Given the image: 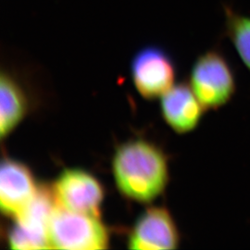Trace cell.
I'll use <instances>...</instances> for the list:
<instances>
[{"instance_id":"1","label":"cell","mask_w":250,"mask_h":250,"mask_svg":"<svg viewBox=\"0 0 250 250\" xmlns=\"http://www.w3.org/2000/svg\"><path fill=\"white\" fill-rule=\"evenodd\" d=\"M112 173L120 193L141 203L159 197L169 179L166 156L160 147L144 139L129 140L117 147Z\"/></svg>"},{"instance_id":"2","label":"cell","mask_w":250,"mask_h":250,"mask_svg":"<svg viewBox=\"0 0 250 250\" xmlns=\"http://www.w3.org/2000/svg\"><path fill=\"white\" fill-rule=\"evenodd\" d=\"M52 249L70 250H106L109 236L100 217L66 209L56 204L49 222Z\"/></svg>"},{"instance_id":"3","label":"cell","mask_w":250,"mask_h":250,"mask_svg":"<svg viewBox=\"0 0 250 250\" xmlns=\"http://www.w3.org/2000/svg\"><path fill=\"white\" fill-rule=\"evenodd\" d=\"M190 86L206 109L228 103L235 92V78L222 52L211 49L200 55L190 74Z\"/></svg>"},{"instance_id":"4","label":"cell","mask_w":250,"mask_h":250,"mask_svg":"<svg viewBox=\"0 0 250 250\" xmlns=\"http://www.w3.org/2000/svg\"><path fill=\"white\" fill-rule=\"evenodd\" d=\"M56 207L51 188L39 187L30 204L14 218L8 241L12 250L52 249L49 240V222Z\"/></svg>"},{"instance_id":"5","label":"cell","mask_w":250,"mask_h":250,"mask_svg":"<svg viewBox=\"0 0 250 250\" xmlns=\"http://www.w3.org/2000/svg\"><path fill=\"white\" fill-rule=\"evenodd\" d=\"M51 189L57 205L75 212L100 217L104 189L88 171L65 169L55 180Z\"/></svg>"},{"instance_id":"6","label":"cell","mask_w":250,"mask_h":250,"mask_svg":"<svg viewBox=\"0 0 250 250\" xmlns=\"http://www.w3.org/2000/svg\"><path fill=\"white\" fill-rule=\"evenodd\" d=\"M134 86L146 99L162 97L174 85L175 68L164 49L147 45L134 55L131 63Z\"/></svg>"},{"instance_id":"7","label":"cell","mask_w":250,"mask_h":250,"mask_svg":"<svg viewBox=\"0 0 250 250\" xmlns=\"http://www.w3.org/2000/svg\"><path fill=\"white\" fill-rule=\"evenodd\" d=\"M178 229L170 212L162 207L147 208L136 220L128 237V248L136 250H175Z\"/></svg>"},{"instance_id":"8","label":"cell","mask_w":250,"mask_h":250,"mask_svg":"<svg viewBox=\"0 0 250 250\" xmlns=\"http://www.w3.org/2000/svg\"><path fill=\"white\" fill-rule=\"evenodd\" d=\"M34 175L22 162L3 160L0 167V208L2 213L16 218L38 191Z\"/></svg>"},{"instance_id":"9","label":"cell","mask_w":250,"mask_h":250,"mask_svg":"<svg viewBox=\"0 0 250 250\" xmlns=\"http://www.w3.org/2000/svg\"><path fill=\"white\" fill-rule=\"evenodd\" d=\"M161 108L165 122L178 134L196 129L206 110L191 86L184 83L174 84L161 97Z\"/></svg>"},{"instance_id":"10","label":"cell","mask_w":250,"mask_h":250,"mask_svg":"<svg viewBox=\"0 0 250 250\" xmlns=\"http://www.w3.org/2000/svg\"><path fill=\"white\" fill-rule=\"evenodd\" d=\"M28 101L18 82L7 72L0 77V134L4 139L26 115Z\"/></svg>"},{"instance_id":"11","label":"cell","mask_w":250,"mask_h":250,"mask_svg":"<svg viewBox=\"0 0 250 250\" xmlns=\"http://www.w3.org/2000/svg\"><path fill=\"white\" fill-rule=\"evenodd\" d=\"M223 9L224 36L232 42L242 62L250 72V17L237 13L228 5H224Z\"/></svg>"}]
</instances>
